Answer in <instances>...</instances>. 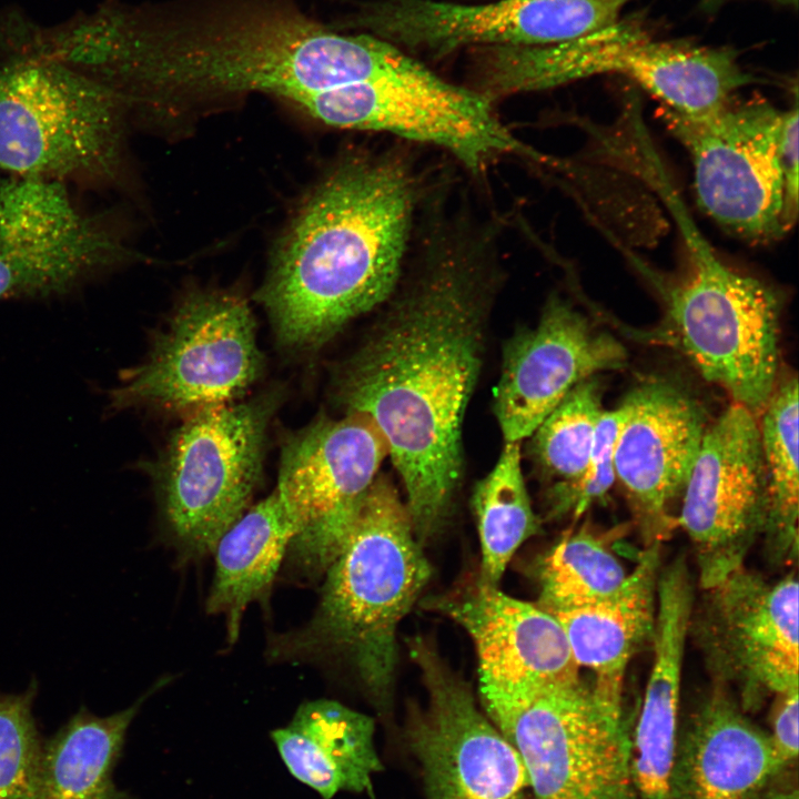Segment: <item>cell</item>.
Segmentation results:
<instances>
[{
    "label": "cell",
    "instance_id": "6da1fadb",
    "mask_svg": "<svg viewBox=\"0 0 799 799\" xmlns=\"http://www.w3.org/2000/svg\"><path fill=\"white\" fill-rule=\"evenodd\" d=\"M432 204L390 305L343 364L337 397L383 438L421 544L446 523L463 469L462 426L502 283L500 227Z\"/></svg>",
    "mask_w": 799,
    "mask_h": 799
},
{
    "label": "cell",
    "instance_id": "7a4b0ae2",
    "mask_svg": "<svg viewBox=\"0 0 799 799\" xmlns=\"http://www.w3.org/2000/svg\"><path fill=\"white\" fill-rule=\"evenodd\" d=\"M421 185L408 154L387 148L345 159L316 188L259 293L283 346L318 348L390 300L411 251Z\"/></svg>",
    "mask_w": 799,
    "mask_h": 799
},
{
    "label": "cell",
    "instance_id": "3957f363",
    "mask_svg": "<svg viewBox=\"0 0 799 799\" xmlns=\"http://www.w3.org/2000/svg\"><path fill=\"white\" fill-rule=\"evenodd\" d=\"M367 48L289 9L239 4L159 24L139 37L132 88L144 104L168 94L267 92L291 101L356 83Z\"/></svg>",
    "mask_w": 799,
    "mask_h": 799
},
{
    "label": "cell",
    "instance_id": "277c9868",
    "mask_svg": "<svg viewBox=\"0 0 799 799\" xmlns=\"http://www.w3.org/2000/svg\"><path fill=\"white\" fill-rule=\"evenodd\" d=\"M431 574L405 502L390 479L378 475L324 574L314 615L301 629L276 639L273 656L343 655L375 702L387 707L396 631Z\"/></svg>",
    "mask_w": 799,
    "mask_h": 799
},
{
    "label": "cell",
    "instance_id": "5b68a950",
    "mask_svg": "<svg viewBox=\"0 0 799 799\" xmlns=\"http://www.w3.org/2000/svg\"><path fill=\"white\" fill-rule=\"evenodd\" d=\"M127 113L117 93L65 64L0 45V176L122 189Z\"/></svg>",
    "mask_w": 799,
    "mask_h": 799
},
{
    "label": "cell",
    "instance_id": "8992f818",
    "mask_svg": "<svg viewBox=\"0 0 799 799\" xmlns=\"http://www.w3.org/2000/svg\"><path fill=\"white\" fill-rule=\"evenodd\" d=\"M687 244L686 267L659 287L664 316L651 338L759 417L779 382L780 295L728 266L698 235Z\"/></svg>",
    "mask_w": 799,
    "mask_h": 799
},
{
    "label": "cell",
    "instance_id": "52a82bcc",
    "mask_svg": "<svg viewBox=\"0 0 799 799\" xmlns=\"http://www.w3.org/2000/svg\"><path fill=\"white\" fill-rule=\"evenodd\" d=\"M484 712L517 751L530 799H638L623 709L578 679L481 685Z\"/></svg>",
    "mask_w": 799,
    "mask_h": 799
},
{
    "label": "cell",
    "instance_id": "ba28073f",
    "mask_svg": "<svg viewBox=\"0 0 799 799\" xmlns=\"http://www.w3.org/2000/svg\"><path fill=\"white\" fill-rule=\"evenodd\" d=\"M275 392L245 402L198 408L173 432L149 466L163 517L186 558L213 553L243 515L257 485Z\"/></svg>",
    "mask_w": 799,
    "mask_h": 799
},
{
    "label": "cell",
    "instance_id": "9c48e42d",
    "mask_svg": "<svg viewBox=\"0 0 799 799\" xmlns=\"http://www.w3.org/2000/svg\"><path fill=\"white\" fill-rule=\"evenodd\" d=\"M293 102L331 127L385 133L437 148L476 176L502 158L536 165L548 162L514 134L488 98L447 82L427 68L303 95Z\"/></svg>",
    "mask_w": 799,
    "mask_h": 799
},
{
    "label": "cell",
    "instance_id": "30bf717a",
    "mask_svg": "<svg viewBox=\"0 0 799 799\" xmlns=\"http://www.w3.org/2000/svg\"><path fill=\"white\" fill-rule=\"evenodd\" d=\"M262 365L246 301L226 292H194L154 336L142 363L109 392V406L188 414L234 402Z\"/></svg>",
    "mask_w": 799,
    "mask_h": 799
},
{
    "label": "cell",
    "instance_id": "8fae6325",
    "mask_svg": "<svg viewBox=\"0 0 799 799\" xmlns=\"http://www.w3.org/2000/svg\"><path fill=\"white\" fill-rule=\"evenodd\" d=\"M71 190L0 176V301L64 297L141 260L109 215L83 209Z\"/></svg>",
    "mask_w": 799,
    "mask_h": 799
},
{
    "label": "cell",
    "instance_id": "7c38bea8",
    "mask_svg": "<svg viewBox=\"0 0 799 799\" xmlns=\"http://www.w3.org/2000/svg\"><path fill=\"white\" fill-rule=\"evenodd\" d=\"M782 113L762 99L732 97L699 115L667 108L660 114L690 156L700 209L750 243L771 242L789 231L779 152Z\"/></svg>",
    "mask_w": 799,
    "mask_h": 799
},
{
    "label": "cell",
    "instance_id": "4fadbf2b",
    "mask_svg": "<svg viewBox=\"0 0 799 799\" xmlns=\"http://www.w3.org/2000/svg\"><path fill=\"white\" fill-rule=\"evenodd\" d=\"M387 449L364 417H320L283 445L274 489L297 533L285 558L304 577L323 576L344 545Z\"/></svg>",
    "mask_w": 799,
    "mask_h": 799
},
{
    "label": "cell",
    "instance_id": "5bb4252c",
    "mask_svg": "<svg viewBox=\"0 0 799 799\" xmlns=\"http://www.w3.org/2000/svg\"><path fill=\"white\" fill-rule=\"evenodd\" d=\"M523 68L537 91L603 73L637 82L685 115L709 112L756 82L728 48L654 41L639 20L618 19L586 36L528 48Z\"/></svg>",
    "mask_w": 799,
    "mask_h": 799
},
{
    "label": "cell",
    "instance_id": "9a60e30c",
    "mask_svg": "<svg viewBox=\"0 0 799 799\" xmlns=\"http://www.w3.org/2000/svg\"><path fill=\"white\" fill-rule=\"evenodd\" d=\"M411 655L426 702L411 710L405 738L426 799H530L522 759L471 687L425 639L412 640Z\"/></svg>",
    "mask_w": 799,
    "mask_h": 799
},
{
    "label": "cell",
    "instance_id": "2e32d148",
    "mask_svg": "<svg viewBox=\"0 0 799 799\" xmlns=\"http://www.w3.org/2000/svg\"><path fill=\"white\" fill-rule=\"evenodd\" d=\"M767 514L759 418L731 403L705 431L677 517L692 544L704 590L744 567Z\"/></svg>",
    "mask_w": 799,
    "mask_h": 799
},
{
    "label": "cell",
    "instance_id": "e0dca14e",
    "mask_svg": "<svg viewBox=\"0 0 799 799\" xmlns=\"http://www.w3.org/2000/svg\"><path fill=\"white\" fill-rule=\"evenodd\" d=\"M798 587L795 573L770 583L741 567L705 589L690 620L715 685L744 711L798 687Z\"/></svg>",
    "mask_w": 799,
    "mask_h": 799
},
{
    "label": "cell",
    "instance_id": "ac0fdd59",
    "mask_svg": "<svg viewBox=\"0 0 799 799\" xmlns=\"http://www.w3.org/2000/svg\"><path fill=\"white\" fill-rule=\"evenodd\" d=\"M628 0H499L461 4L386 0L364 24L382 39L445 53L458 47L544 45L573 40L615 23Z\"/></svg>",
    "mask_w": 799,
    "mask_h": 799
},
{
    "label": "cell",
    "instance_id": "d6986e66",
    "mask_svg": "<svg viewBox=\"0 0 799 799\" xmlns=\"http://www.w3.org/2000/svg\"><path fill=\"white\" fill-rule=\"evenodd\" d=\"M626 362L616 337L550 295L536 325L518 331L504 347L494 411L505 442L528 438L576 385Z\"/></svg>",
    "mask_w": 799,
    "mask_h": 799
},
{
    "label": "cell",
    "instance_id": "ffe728a7",
    "mask_svg": "<svg viewBox=\"0 0 799 799\" xmlns=\"http://www.w3.org/2000/svg\"><path fill=\"white\" fill-rule=\"evenodd\" d=\"M628 414L614 453L616 481L647 547L667 537L707 428L704 409L674 383L649 380L624 398Z\"/></svg>",
    "mask_w": 799,
    "mask_h": 799
},
{
    "label": "cell",
    "instance_id": "44dd1931",
    "mask_svg": "<svg viewBox=\"0 0 799 799\" xmlns=\"http://www.w3.org/2000/svg\"><path fill=\"white\" fill-rule=\"evenodd\" d=\"M471 636L481 685L513 688L579 678L558 619L537 604L482 581L428 603Z\"/></svg>",
    "mask_w": 799,
    "mask_h": 799
},
{
    "label": "cell",
    "instance_id": "7402d4cb",
    "mask_svg": "<svg viewBox=\"0 0 799 799\" xmlns=\"http://www.w3.org/2000/svg\"><path fill=\"white\" fill-rule=\"evenodd\" d=\"M790 765L770 734L746 717L722 686L712 691L678 732L669 799H762Z\"/></svg>",
    "mask_w": 799,
    "mask_h": 799
},
{
    "label": "cell",
    "instance_id": "603a6c76",
    "mask_svg": "<svg viewBox=\"0 0 799 799\" xmlns=\"http://www.w3.org/2000/svg\"><path fill=\"white\" fill-rule=\"evenodd\" d=\"M694 584L678 556L659 569L654 626V664L634 739L631 773L638 799H669L678 738L681 670L694 608Z\"/></svg>",
    "mask_w": 799,
    "mask_h": 799
},
{
    "label": "cell",
    "instance_id": "cb8c5ba5",
    "mask_svg": "<svg viewBox=\"0 0 799 799\" xmlns=\"http://www.w3.org/2000/svg\"><path fill=\"white\" fill-rule=\"evenodd\" d=\"M659 564V544L650 545L613 596L553 614L577 666L594 672L596 695L616 708L623 709V684L630 658L653 638Z\"/></svg>",
    "mask_w": 799,
    "mask_h": 799
},
{
    "label": "cell",
    "instance_id": "d4e9b609",
    "mask_svg": "<svg viewBox=\"0 0 799 799\" xmlns=\"http://www.w3.org/2000/svg\"><path fill=\"white\" fill-rule=\"evenodd\" d=\"M271 737L289 771L323 799L341 791L373 796L383 770L370 716L328 699L302 704Z\"/></svg>",
    "mask_w": 799,
    "mask_h": 799
},
{
    "label": "cell",
    "instance_id": "484cf974",
    "mask_svg": "<svg viewBox=\"0 0 799 799\" xmlns=\"http://www.w3.org/2000/svg\"><path fill=\"white\" fill-rule=\"evenodd\" d=\"M297 528L274 490L221 536L206 611L223 615L230 644L236 641L246 607L271 587Z\"/></svg>",
    "mask_w": 799,
    "mask_h": 799
},
{
    "label": "cell",
    "instance_id": "4316f807",
    "mask_svg": "<svg viewBox=\"0 0 799 799\" xmlns=\"http://www.w3.org/2000/svg\"><path fill=\"white\" fill-rule=\"evenodd\" d=\"M160 680L130 707L100 717L81 707L42 747L36 799H129L113 781L130 724Z\"/></svg>",
    "mask_w": 799,
    "mask_h": 799
},
{
    "label": "cell",
    "instance_id": "83f0119b",
    "mask_svg": "<svg viewBox=\"0 0 799 799\" xmlns=\"http://www.w3.org/2000/svg\"><path fill=\"white\" fill-rule=\"evenodd\" d=\"M759 419L767 472L768 514L763 535L772 564L797 558L798 476V380L778 382Z\"/></svg>",
    "mask_w": 799,
    "mask_h": 799
},
{
    "label": "cell",
    "instance_id": "f1b7e54d",
    "mask_svg": "<svg viewBox=\"0 0 799 799\" xmlns=\"http://www.w3.org/2000/svg\"><path fill=\"white\" fill-rule=\"evenodd\" d=\"M472 507L482 552L479 581L497 586L519 546L539 530L523 476L520 443L505 442L494 467L477 482Z\"/></svg>",
    "mask_w": 799,
    "mask_h": 799
},
{
    "label": "cell",
    "instance_id": "f546056e",
    "mask_svg": "<svg viewBox=\"0 0 799 799\" xmlns=\"http://www.w3.org/2000/svg\"><path fill=\"white\" fill-rule=\"evenodd\" d=\"M626 570L604 542L586 528L565 536L540 560L537 605L554 614L613 596Z\"/></svg>",
    "mask_w": 799,
    "mask_h": 799
},
{
    "label": "cell",
    "instance_id": "4dcf8cb0",
    "mask_svg": "<svg viewBox=\"0 0 799 799\" xmlns=\"http://www.w3.org/2000/svg\"><path fill=\"white\" fill-rule=\"evenodd\" d=\"M605 409L595 376L576 385L528 437L529 453L538 469L555 486H568L584 476L595 428Z\"/></svg>",
    "mask_w": 799,
    "mask_h": 799
},
{
    "label": "cell",
    "instance_id": "1f68e13d",
    "mask_svg": "<svg viewBox=\"0 0 799 799\" xmlns=\"http://www.w3.org/2000/svg\"><path fill=\"white\" fill-rule=\"evenodd\" d=\"M33 678L19 694L0 692V799H36L43 744L32 714Z\"/></svg>",
    "mask_w": 799,
    "mask_h": 799
},
{
    "label": "cell",
    "instance_id": "d6a6232c",
    "mask_svg": "<svg viewBox=\"0 0 799 799\" xmlns=\"http://www.w3.org/2000/svg\"><path fill=\"white\" fill-rule=\"evenodd\" d=\"M798 103L783 110L779 141L780 161L785 183V221L788 230L798 214Z\"/></svg>",
    "mask_w": 799,
    "mask_h": 799
},
{
    "label": "cell",
    "instance_id": "836d02e7",
    "mask_svg": "<svg viewBox=\"0 0 799 799\" xmlns=\"http://www.w3.org/2000/svg\"><path fill=\"white\" fill-rule=\"evenodd\" d=\"M777 697L770 737L779 755L790 765L798 761V687Z\"/></svg>",
    "mask_w": 799,
    "mask_h": 799
},
{
    "label": "cell",
    "instance_id": "e575fe53",
    "mask_svg": "<svg viewBox=\"0 0 799 799\" xmlns=\"http://www.w3.org/2000/svg\"><path fill=\"white\" fill-rule=\"evenodd\" d=\"M775 1L782 3V4L795 6V7L798 3V0H775Z\"/></svg>",
    "mask_w": 799,
    "mask_h": 799
}]
</instances>
